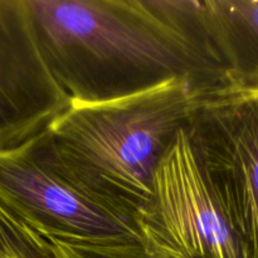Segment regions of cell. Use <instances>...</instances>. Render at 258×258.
I'll return each mask as SVG.
<instances>
[{"label":"cell","mask_w":258,"mask_h":258,"mask_svg":"<svg viewBox=\"0 0 258 258\" xmlns=\"http://www.w3.org/2000/svg\"><path fill=\"white\" fill-rule=\"evenodd\" d=\"M141 246L165 258H249L181 127L159 163L150 203L136 219Z\"/></svg>","instance_id":"4"},{"label":"cell","mask_w":258,"mask_h":258,"mask_svg":"<svg viewBox=\"0 0 258 258\" xmlns=\"http://www.w3.org/2000/svg\"><path fill=\"white\" fill-rule=\"evenodd\" d=\"M203 88L176 77L125 97L70 100L33 138L35 153L81 193L136 223L159 163Z\"/></svg>","instance_id":"2"},{"label":"cell","mask_w":258,"mask_h":258,"mask_svg":"<svg viewBox=\"0 0 258 258\" xmlns=\"http://www.w3.org/2000/svg\"><path fill=\"white\" fill-rule=\"evenodd\" d=\"M184 128L249 258H258V90L203 88Z\"/></svg>","instance_id":"3"},{"label":"cell","mask_w":258,"mask_h":258,"mask_svg":"<svg viewBox=\"0 0 258 258\" xmlns=\"http://www.w3.org/2000/svg\"><path fill=\"white\" fill-rule=\"evenodd\" d=\"M45 62L70 100L125 97L186 77L223 85L212 60L153 0H27Z\"/></svg>","instance_id":"1"},{"label":"cell","mask_w":258,"mask_h":258,"mask_svg":"<svg viewBox=\"0 0 258 258\" xmlns=\"http://www.w3.org/2000/svg\"><path fill=\"white\" fill-rule=\"evenodd\" d=\"M45 238L57 258H165L148 252L141 243H81Z\"/></svg>","instance_id":"9"},{"label":"cell","mask_w":258,"mask_h":258,"mask_svg":"<svg viewBox=\"0 0 258 258\" xmlns=\"http://www.w3.org/2000/svg\"><path fill=\"white\" fill-rule=\"evenodd\" d=\"M0 204L44 237L81 243H141L135 221L96 203L45 165L33 138L0 150Z\"/></svg>","instance_id":"5"},{"label":"cell","mask_w":258,"mask_h":258,"mask_svg":"<svg viewBox=\"0 0 258 258\" xmlns=\"http://www.w3.org/2000/svg\"><path fill=\"white\" fill-rule=\"evenodd\" d=\"M199 20L223 86L258 90V0L199 2Z\"/></svg>","instance_id":"7"},{"label":"cell","mask_w":258,"mask_h":258,"mask_svg":"<svg viewBox=\"0 0 258 258\" xmlns=\"http://www.w3.org/2000/svg\"><path fill=\"white\" fill-rule=\"evenodd\" d=\"M0 258H57L49 241L0 204Z\"/></svg>","instance_id":"8"},{"label":"cell","mask_w":258,"mask_h":258,"mask_svg":"<svg viewBox=\"0 0 258 258\" xmlns=\"http://www.w3.org/2000/svg\"><path fill=\"white\" fill-rule=\"evenodd\" d=\"M68 103L43 57L27 0H0V150L44 131Z\"/></svg>","instance_id":"6"}]
</instances>
